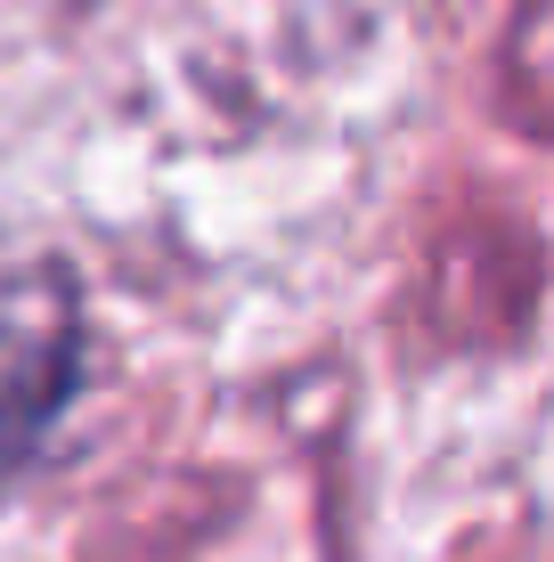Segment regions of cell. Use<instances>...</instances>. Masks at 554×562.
Here are the masks:
<instances>
[{
  "instance_id": "obj_1",
  "label": "cell",
  "mask_w": 554,
  "mask_h": 562,
  "mask_svg": "<svg viewBox=\"0 0 554 562\" xmlns=\"http://www.w3.org/2000/svg\"><path fill=\"white\" fill-rule=\"evenodd\" d=\"M74 269L0 228V457H25L74 392Z\"/></svg>"
}]
</instances>
